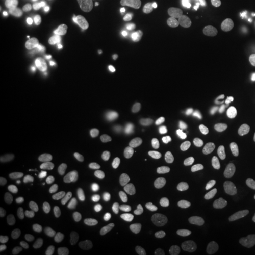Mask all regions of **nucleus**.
Wrapping results in <instances>:
<instances>
[{
    "mask_svg": "<svg viewBox=\"0 0 255 255\" xmlns=\"http://www.w3.org/2000/svg\"><path fill=\"white\" fill-rule=\"evenodd\" d=\"M68 42H69V45L72 49L74 50L79 49L82 46V33L79 30L71 31L68 36Z\"/></svg>",
    "mask_w": 255,
    "mask_h": 255,
    "instance_id": "9d476101",
    "label": "nucleus"
},
{
    "mask_svg": "<svg viewBox=\"0 0 255 255\" xmlns=\"http://www.w3.org/2000/svg\"><path fill=\"white\" fill-rule=\"evenodd\" d=\"M218 138H219V141L222 143V144H229L231 142V138L229 136L228 134L223 131V130H219L218 132Z\"/></svg>",
    "mask_w": 255,
    "mask_h": 255,
    "instance_id": "dca6fc26",
    "label": "nucleus"
},
{
    "mask_svg": "<svg viewBox=\"0 0 255 255\" xmlns=\"http://www.w3.org/2000/svg\"><path fill=\"white\" fill-rule=\"evenodd\" d=\"M197 6L196 5H192L191 6V11H196L197 10Z\"/></svg>",
    "mask_w": 255,
    "mask_h": 255,
    "instance_id": "c85d7f7f",
    "label": "nucleus"
},
{
    "mask_svg": "<svg viewBox=\"0 0 255 255\" xmlns=\"http://www.w3.org/2000/svg\"><path fill=\"white\" fill-rule=\"evenodd\" d=\"M198 106L202 107L203 106V101H198Z\"/></svg>",
    "mask_w": 255,
    "mask_h": 255,
    "instance_id": "c756f323",
    "label": "nucleus"
},
{
    "mask_svg": "<svg viewBox=\"0 0 255 255\" xmlns=\"http://www.w3.org/2000/svg\"><path fill=\"white\" fill-rule=\"evenodd\" d=\"M6 28H7V30L9 31V32H11V31H14V30H15V27H14V25H13L12 23H8V24H7V26H6Z\"/></svg>",
    "mask_w": 255,
    "mask_h": 255,
    "instance_id": "a878e982",
    "label": "nucleus"
},
{
    "mask_svg": "<svg viewBox=\"0 0 255 255\" xmlns=\"http://www.w3.org/2000/svg\"><path fill=\"white\" fill-rule=\"evenodd\" d=\"M102 115H103V113H102V111H101V110H99V111H94V112H91L92 117H93V118H96V119H99V118H101Z\"/></svg>",
    "mask_w": 255,
    "mask_h": 255,
    "instance_id": "5701e85b",
    "label": "nucleus"
},
{
    "mask_svg": "<svg viewBox=\"0 0 255 255\" xmlns=\"http://www.w3.org/2000/svg\"><path fill=\"white\" fill-rule=\"evenodd\" d=\"M116 93H117V96H118L119 98H122V97H124V96H125V92L123 91L122 89H120V88L117 89Z\"/></svg>",
    "mask_w": 255,
    "mask_h": 255,
    "instance_id": "bb28decb",
    "label": "nucleus"
},
{
    "mask_svg": "<svg viewBox=\"0 0 255 255\" xmlns=\"http://www.w3.org/2000/svg\"><path fill=\"white\" fill-rule=\"evenodd\" d=\"M99 13H97V12H93L91 13L90 15H89V17H88V21H89V23H91V24H95V23H97L98 22V20H99Z\"/></svg>",
    "mask_w": 255,
    "mask_h": 255,
    "instance_id": "6ab92c4d",
    "label": "nucleus"
},
{
    "mask_svg": "<svg viewBox=\"0 0 255 255\" xmlns=\"http://www.w3.org/2000/svg\"><path fill=\"white\" fill-rule=\"evenodd\" d=\"M241 8L245 11H254L255 12V0H242Z\"/></svg>",
    "mask_w": 255,
    "mask_h": 255,
    "instance_id": "4468645a",
    "label": "nucleus"
},
{
    "mask_svg": "<svg viewBox=\"0 0 255 255\" xmlns=\"http://www.w3.org/2000/svg\"><path fill=\"white\" fill-rule=\"evenodd\" d=\"M229 255H244L242 253H239V252H233L231 253Z\"/></svg>",
    "mask_w": 255,
    "mask_h": 255,
    "instance_id": "cd10ccee",
    "label": "nucleus"
},
{
    "mask_svg": "<svg viewBox=\"0 0 255 255\" xmlns=\"http://www.w3.org/2000/svg\"><path fill=\"white\" fill-rule=\"evenodd\" d=\"M100 128H101L102 131H106V130L110 129V125H108L107 123L102 122V123H101V125H100Z\"/></svg>",
    "mask_w": 255,
    "mask_h": 255,
    "instance_id": "393cba45",
    "label": "nucleus"
},
{
    "mask_svg": "<svg viewBox=\"0 0 255 255\" xmlns=\"http://www.w3.org/2000/svg\"><path fill=\"white\" fill-rule=\"evenodd\" d=\"M225 115H226V118L228 119H234V117L236 116V110L235 109H229L226 111V113H225Z\"/></svg>",
    "mask_w": 255,
    "mask_h": 255,
    "instance_id": "4be33fe9",
    "label": "nucleus"
},
{
    "mask_svg": "<svg viewBox=\"0 0 255 255\" xmlns=\"http://www.w3.org/2000/svg\"><path fill=\"white\" fill-rule=\"evenodd\" d=\"M65 14H66L67 18L70 19V20H75V19L79 18L81 15L83 14L82 8H81V5L68 7L66 9Z\"/></svg>",
    "mask_w": 255,
    "mask_h": 255,
    "instance_id": "ddd939ff",
    "label": "nucleus"
},
{
    "mask_svg": "<svg viewBox=\"0 0 255 255\" xmlns=\"http://www.w3.org/2000/svg\"><path fill=\"white\" fill-rule=\"evenodd\" d=\"M253 56H254V58L255 59V48L254 49V51H253Z\"/></svg>",
    "mask_w": 255,
    "mask_h": 255,
    "instance_id": "473e14b6",
    "label": "nucleus"
},
{
    "mask_svg": "<svg viewBox=\"0 0 255 255\" xmlns=\"http://www.w3.org/2000/svg\"><path fill=\"white\" fill-rule=\"evenodd\" d=\"M212 236L219 242H224L233 238L237 234V228L234 224L228 222H221L216 224L212 228Z\"/></svg>",
    "mask_w": 255,
    "mask_h": 255,
    "instance_id": "0eeeda50",
    "label": "nucleus"
},
{
    "mask_svg": "<svg viewBox=\"0 0 255 255\" xmlns=\"http://www.w3.org/2000/svg\"><path fill=\"white\" fill-rule=\"evenodd\" d=\"M73 101L77 103H88L90 101V95L82 89H77L74 93Z\"/></svg>",
    "mask_w": 255,
    "mask_h": 255,
    "instance_id": "f8f14e48",
    "label": "nucleus"
},
{
    "mask_svg": "<svg viewBox=\"0 0 255 255\" xmlns=\"http://www.w3.org/2000/svg\"><path fill=\"white\" fill-rule=\"evenodd\" d=\"M54 46L58 48V49H63L64 46H65V41H64V38L61 35H57L54 37Z\"/></svg>",
    "mask_w": 255,
    "mask_h": 255,
    "instance_id": "2eb2a0df",
    "label": "nucleus"
},
{
    "mask_svg": "<svg viewBox=\"0 0 255 255\" xmlns=\"http://www.w3.org/2000/svg\"><path fill=\"white\" fill-rule=\"evenodd\" d=\"M251 255H255V248L254 249V250H253V252H252Z\"/></svg>",
    "mask_w": 255,
    "mask_h": 255,
    "instance_id": "2f4dec72",
    "label": "nucleus"
},
{
    "mask_svg": "<svg viewBox=\"0 0 255 255\" xmlns=\"http://www.w3.org/2000/svg\"><path fill=\"white\" fill-rule=\"evenodd\" d=\"M247 40L251 43H255V27L253 28L247 35Z\"/></svg>",
    "mask_w": 255,
    "mask_h": 255,
    "instance_id": "aec40b11",
    "label": "nucleus"
},
{
    "mask_svg": "<svg viewBox=\"0 0 255 255\" xmlns=\"http://www.w3.org/2000/svg\"><path fill=\"white\" fill-rule=\"evenodd\" d=\"M122 81V75L119 70L112 69L111 71H107L102 74L98 79L97 84L101 89H109L113 86H119Z\"/></svg>",
    "mask_w": 255,
    "mask_h": 255,
    "instance_id": "1a4fd4ad",
    "label": "nucleus"
},
{
    "mask_svg": "<svg viewBox=\"0 0 255 255\" xmlns=\"http://www.w3.org/2000/svg\"><path fill=\"white\" fill-rule=\"evenodd\" d=\"M244 68H245L247 72L252 73V72H254L255 70V65L253 63H251V62H247L244 64Z\"/></svg>",
    "mask_w": 255,
    "mask_h": 255,
    "instance_id": "f3484780",
    "label": "nucleus"
},
{
    "mask_svg": "<svg viewBox=\"0 0 255 255\" xmlns=\"http://www.w3.org/2000/svg\"><path fill=\"white\" fill-rule=\"evenodd\" d=\"M151 46L165 59H174L178 53V48L171 37L162 30H157L152 33Z\"/></svg>",
    "mask_w": 255,
    "mask_h": 255,
    "instance_id": "f03ea898",
    "label": "nucleus"
},
{
    "mask_svg": "<svg viewBox=\"0 0 255 255\" xmlns=\"http://www.w3.org/2000/svg\"><path fill=\"white\" fill-rule=\"evenodd\" d=\"M65 2H67V3H71V2H73L75 0H64Z\"/></svg>",
    "mask_w": 255,
    "mask_h": 255,
    "instance_id": "7c9ffc66",
    "label": "nucleus"
},
{
    "mask_svg": "<svg viewBox=\"0 0 255 255\" xmlns=\"http://www.w3.org/2000/svg\"><path fill=\"white\" fill-rule=\"evenodd\" d=\"M18 24L23 29L35 34L41 33L46 27L44 21L33 14L20 17L18 19Z\"/></svg>",
    "mask_w": 255,
    "mask_h": 255,
    "instance_id": "6e6552de",
    "label": "nucleus"
},
{
    "mask_svg": "<svg viewBox=\"0 0 255 255\" xmlns=\"http://www.w3.org/2000/svg\"><path fill=\"white\" fill-rule=\"evenodd\" d=\"M162 18L169 24H179L185 17L183 0H154Z\"/></svg>",
    "mask_w": 255,
    "mask_h": 255,
    "instance_id": "f257e3e1",
    "label": "nucleus"
},
{
    "mask_svg": "<svg viewBox=\"0 0 255 255\" xmlns=\"http://www.w3.org/2000/svg\"><path fill=\"white\" fill-rule=\"evenodd\" d=\"M81 8H82V12H83V14H85V13H88L92 9V6L89 4V3H82V5H81Z\"/></svg>",
    "mask_w": 255,
    "mask_h": 255,
    "instance_id": "a211bd4d",
    "label": "nucleus"
},
{
    "mask_svg": "<svg viewBox=\"0 0 255 255\" xmlns=\"http://www.w3.org/2000/svg\"><path fill=\"white\" fill-rule=\"evenodd\" d=\"M134 52L129 48H123L116 57L108 62L110 68L115 70H128L131 68L134 61Z\"/></svg>",
    "mask_w": 255,
    "mask_h": 255,
    "instance_id": "39448f33",
    "label": "nucleus"
},
{
    "mask_svg": "<svg viewBox=\"0 0 255 255\" xmlns=\"http://www.w3.org/2000/svg\"><path fill=\"white\" fill-rule=\"evenodd\" d=\"M71 129L75 136L82 143H91L94 140L95 133L89 119L83 116H76L70 122Z\"/></svg>",
    "mask_w": 255,
    "mask_h": 255,
    "instance_id": "7ed1b4c3",
    "label": "nucleus"
},
{
    "mask_svg": "<svg viewBox=\"0 0 255 255\" xmlns=\"http://www.w3.org/2000/svg\"><path fill=\"white\" fill-rule=\"evenodd\" d=\"M64 17V11L60 8L50 9L46 14V20L48 23H57L60 22Z\"/></svg>",
    "mask_w": 255,
    "mask_h": 255,
    "instance_id": "9b49d317",
    "label": "nucleus"
},
{
    "mask_svg": "<svg viewBox=\"0 0 255 255\" xmlns=\"http://www.w3.org/2000/svg\"><path fill=\"white\" fill-rule=\"evenodd\" d=\"M78 89V83L72 76H64L57 80L51 86V95L55 99H64L72 96Z\"/></svg>",
    "mask_w": 255,
    "mask_h": 255,
    "instance_id": "20e7f679",
    "label": "nucleus"
},
{
    "mask_svg": "<svg viewBox=\"0 0 255 255\" xmlns=\"http://www.w3.org/2000/svg\"><path fill=\"white\" fill-rule=\"evenodd\" d=\"M36 9L35 0H12L10 3V10L13 15L18 18L33 14Z\"/></svg>",
    "mask_w": 255,
    "mask_h": 255,
    "instance_id": "423d86ee",
    "label": "nucleus"
},
{
    "mask_svg": "<svg viewBox=\"0 0 255 255\" xmlns=\"http://www.w3.org/2000/svg\"><path fill=\"white\" fill-rule=\"evenodd\" d=\"M63 139H64L65 143H70L71 140H72V136L69 133H64V135H63Z\"/></svg>",
    "mask_w": 255,
    "mask_h": 255,
    "instance_id": "b1692460",
    "label": "nucleus"
},
{
    "mask_svg": "<svg viewBox=\"0 0 255 255\" xmlns=\"http://www.w3.org/2000/svg\"><path fill=\"white\" fill-rule=\"evenodd\" d=\"M240 23L242 26H248L251 23V17L249 15H243L240 19Z\"/></svg>",
    "mask_w": 255,
    "mask_h": 255,
    "instance_id": "412c9836",
    "label": "nucleus"
}]
</instances>
